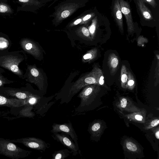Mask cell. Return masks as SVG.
Listing matches in <instances>:
<instances>
[{
	"mask_svg": "<svg viewBox=\"0 0 159 159\" xmlns=\"http://www.w3.org/2000/svg\"><path fill=\"white\" fill-rule=\"evenodd\" d=\"M31 152L19 147L9 139L0 137V155L12 159H19L28 157Z\"/></svg>",
	"mask_w": 159,
	"mask_h": 159,
	"instance_id": "1",
	"label": "cell"
},
{
	"mask_svg": "<svg viewBox=\"0 0 159 159\" xmlns=\"http://www.w3.org/2000/svg\"><path fill=\"white\" fill-rule=\"evenodd\" d=\"M23 59L17 56L5 55L0 57V66L7 69L20 77L23 76V73L19 67Z\"/></svg>",
	"mask_w": 159,
	"mask_h": 159,
	"instance_id": "2",
	"label": "cell"
},
{
	"mask_svg": "<svg viewBox=\"0 0 159 159\" xmlns=\"http://www.w3.org/2000/svg\"><path fill=\"white\" fill-rule=\"evenodd\" d=\"M10 140L13 143H20L28 148L36 150L45 151L48 147V144L44 141L34 137L23 138Z\"/></svg>",
	"mask_w": 159,
	"mask_h": 159,
	"instance_id": "3",
	"label": "cell"
},
{
	"mask_svg": "<svg viewBox=\"0 0 159 159\" xmlns=\"http://www.w3.org/2000/svg\"><path fill=\"white\" fill-rule=\"evenodd\" d=\"M96 82L95 78L90 74L81 77L70 88L68 97H72L86 86L94 84Z\"/></svg>",
	"mask_w": 159,
	"mask_h": 159,
	"instance_id": "4",
	"label": "cell"
},
{
	"mask_svg": "<svg viewBox=\"0 0 159 159\" xmlns=\"http://www.w3.org/2000/svg\"><path fill=\"white\" fill-rule=\"evenodd\" d=\"M52 127V133L63 132L69 135L79 148L77 136L70 122L61 124L54 123Z\"/></svg>",
	"mask_w": 159,
	"mask_h": 159,
	"instance_id": "5",
	"label": "cell"
},
{
	"mask_svg": "<svg viewBox=\"0 0 159 159\" xmlns=\"http://www.w3.org/2000/svg\"><path fill=\"white\" fill-rule=\"evenodd\" d=\"M0 95L8 98L20 99H26L37 96L28 91L14 89H0Z\"/></svg>",
	"mask_w": 159,
	"mask_h": 159,
	"instance_id": "6",
	"label": "cell"
},
{
	"mask_svg": "<svg viewBox=\"0 0 159 159\" xmlns=\"http://www.w3.org/2000/svg\"><path fill=\"white\" fill-rule=\"evenodd\" d=\"M28 80L36 85L39 90H43V78L38 69L34 66H30L28 67Z\"/></svg>",
	"mask_w": 159,
	"mask_h": 159,
	"instance_id": "7",
	"label": "cell"
},
{
	"mask_svg": "<svg viewBox=\"0 0 159 159\" xmlns=\"http://www.w3.org/2000/svg\"><path fill=\"white\" fill-rule=\"evenodd\" d=\"M52 133V136L53 138L71 150L73 155L76 156L78 154L79 148L76 146L74 142L65 134V133L62 132L61 134L58 133Z\"/></svg>",
	"mask_w": 159,
	"mask_h": 159,
	"instance_id": "8",
	"label": "cell"
},
{
	"mask_svg": "<svg viewBox=\"0 0 159 159\" xmlns=\"http://www.w3.org/2000/svg\"><path fill=\"white\" fill-rule=\"evenodd\" d=\"M20 44L23 49L28 53L36 57L41 55V50L38 45L33 41L27 39L20 40Z\"/></svg>",
	"mask_w": 159,
	"mask_h": 159,
	"instance_id": "9",
	"label": "cell"
},
{
	"mask_svg": "<svg viewBox=\"0 0 159 159\" xmlns=\"http://www.w3.org/2000/svg\"><path fill=\"white\" fill-rule=\"evenodd\" d=\"M122 13L125 16L129 31L134 29V25L129 4L124 0H119Z\"/></svg>",
	"mask_w": 159,
	"mask_h": 159,
	"instance_id": "10",
	"label": "cell"
},
{
	"mask_svg": "<svg viewBox=\"0 0 159 159\" xmlns=\"http://www.w3.org/2000/svg\"><path fill=\"white\" fill-rule=\"evenodd\" d=\"M26 99L8 98L0 95V107H19L26 104Z\"/></svg>",
	"mask_w": 159,
	"mask_h": 159,
	"instance_id": "11",
	"label": "cell"
},
{
	"mask_svg": "<svg viewBox=\"0 0 159 159\" xmlns=\"http://www.w3.org/2000/svg\"><path fill=\"white\" fill-rule=\"evenodd\" d=\"M113 11L116 23L119 27L122 30L123 27L122 15L119 0H115L113 5Z\"/></svg>",
	"mask_w": 159,
	"mask_h": 159,
	"instance_id": "12",
	"label": "cell"
},
{
	"mask_svg": "<svg viewBox=\"0 0 159 159\" xmlns=\"http://www.w3.org/2000/svg\"><path fill=\"white\" fill-rule=\"evenodd\" d=\"M139 8L144 18L146 20H151L153 19L152 14L144 4L143 0H137Z\"/></svg>",
	"mask_w": 159,
	"mask_h": 159,
	"instance_id": "13",
	"label": "cell"
},
{
	"mask_svg": "<svg viewBox=\"0 0 159 159\" xmlns=\"http://www.w3.org/2000/svg\"><path fill=\"white\" fill-rule=\"evenodd\" d=\"M71 152L68 149L55 151L52 154V159H64L70 156Z\"/></svg>",
	"mask_w": 159,
	"mask_h": 159,
	"instance_id": "14",
	"label": "cell"
},
{
	"mask_svg": "<svg viewBox=\"0 0 159 159\" xmlns=\"http://www.w3.org/2000/svg\"><path fill=\"white\" fill-rule=\"evenodd\" d=\"M39 97L37 95L32 97L26 99V103L25 105L29 104L30 105H33L36 103Z\"/></svg>",
	"mask_w": 159,
	"mask_h": 159,
	"instance_id": "15",
	"label": "cell"
},
{
	"mask_svg": "<svg viewBox=\"0 0 159 159\" xmlns=\"http://www.w3.org/2000/svg\"><path fill=\"white\" fill-rule=\"evenodd\" d=\"M9 44L8 40L4 38L0 37V49H2L7 48Z\"/></svg>",
	"mask_w": 159,
	"mask_h": 159,
	"instance_id": "16",
	"label": "cell"
},
{
	"mask_svg": "<svg viewBox=\"0 0 159 159\" xmlns=\"http://www.w3.org/2000/svg\"><path fill=\"white\" fill-rule=\"evenodd\" d=\"M126 146L127 148L129 150L134 152L137 150L136 145L132 142H128L126 143Z\"/></svg>",
	"mask_w": 159,
	"mask_h": 159,
	"instance_id": "17",
	"label": "cell"
},
{
	"mask_svg": "<svg viewBox=\"0 0 159 159\" xmlns=\"http://www.w3.org/2000/svg\"><path fill=\"white\" fill-rule=\"evenodd\" d=\"M97 23V19H95L93 21V22L90 26L89 30L90 32L92 34H93L94 33L96 27V25Z\"/></svg>",
	"mask_w": 159,
	"mask_h": 159,
	"instance_id": "18",
	"label": "cell"
},
{
	"mask_svg": "<svg viewBox=\"0 0 159 159\" xmlns=\"http://www.w3.org/2000/svg\"><path fill=\"white\" fill-rule=\"evenodd\" d=\"M100 125L98 123H95L93 124L91 127L92 131L95 132L98 130L100 128Z\"/></svg>",
	"mask_w": 159,
	"mask_h": 159,
	"instance_id": "19",
	"label": "cell"
},
{
	"mask_svg": "<svg viewBox=\"0 0 159 159\" xmlns=\"http://www.w3.org/2000/svg\"><path fill=\"white\" fill-rule=\"evenodd\" d=\"M118 61L117 59L116 58H113L111 61V65L113 68L116 67L118 64Z\"/></svg>",
	"mask_w": 159,
	"mask_h": 159,
	"instance_id": "20",
	"label": "cell"
},
{
	"mask_svg": "<svg viewBox=\"0 0 159 159\" xmlns=\"http://www.w3.org/2000/svg\"><path fill=\"white\" fill-rule=\"evenodd\" d=\"M81 31L83 34L86 37H89V30L85 27H83L81 29Z\"/></svg>",
	"mask_w": 159,
	"mask_h": 159,
	"instance_id": "21",
	"label": "cell"
},
{
	"mask_svg": "<svg viewBox=\"0 0 159 159\" xmlns=\"http://www.w3.org/2000/svg\"><path fill=\"white\" fill-rule=\"evenodd\" d=\"M146 2L150 4L153 7H155L157 5L155 0H143Z\"/></svg>",
	"mask_w": 159,
	"mask_h": 159,
	"instance_id": "22",
	"label": "cell"
},
{
	"mask_svg": "<svg viewBox=\"0 0 159 159\" xmlns=\"http://www.w3.org/2000/svg\"><path fill=\"white\" fill-rule=\"evenodd\" d=\"M70 15V12L68 10L63 11L61 14V16L62 18H66L68 17Z\"/></svg>",
	"mask_w": 159,
	"mask_h": 159,
	"instance_id": "23",
	"label": "cell"
},
{
	"mask_svg": "<svg viewBox=\"0 0 159 159\" xmlns=\"http://www.w3.org/2000/svg\"><path fill=\"white\" fill-rule=\"evenodd\" d=\"M127 104V101L125 98H123L121 101L120 105L122 108L125 107Z\"/></svg>",
	"mask_w": 159,
	"mask_h": 159,
	"instance_id": "24",
	"label": "cell"
},
{
	"mask_svg": "<svg viewBox=\"0 0 159 159\" xmlns=\"http://www.w3.org/2000/svg\"><path fill=\"white\" fill-rule=\"evenodd\" d=\"M159 123L158 119H155L153 120L151 123V125L152 127H154L157 125Z\"/></svg>",
	"mask_w": 159,
	"mask_h": 159,
	"instance_id": "25",
	"label": "cell"
},
{
	"mask_svg": "<svg viewBox=\"0 0 159 159\" xmlns=\"http://www.w3.org/2000/svg\"><path fill=\"white\" fill-rule=\"evenodd\" d=\"M7 7L3 5H0V12H5L7 11Z\"/></svg>",
	"mask_w": 159,
	"mask_h": 159,
	"instance_id": "26",
	"label": "cell"
},
{
	"mask_svg": "<svg viewBox=\"0 0 159 159\" xmlns=\"http://www.w3.org/2000/svg\"><path fill=\"white\" fill-rule=\"evenodd\" d=\"M7 83L6 82L5 79L3 77L0 75V87L3 86L5 84Z\"/></svg>",
	"mask_w": 159,
	"mask_h": 159,
	"instance_id": "27",
	"label": "cell"
},
{
	"mask_svg": "<svg viewBox=\"0 0 159 159\" xmlns=\"http://www.w3.org/2000/svg\"><path fill=\"white\" fill-rule=\"evenodd\" d=\"M127 79V76L126 74L122 75L121 77V80L123 83H125L126 82Z\"/></svg>",
	"mask_w": 159,
	"mask_h": 159,
	"instance_id": "28",
	"label": "cell"
},
{
	"mask_svg": "<svg viewBox=\"0 0 159 159\" xmlns=\"http://www.w3.org/2000/svg\"><path fill=\"white\" fill-rule=\"evenodd\" d=\"M92 55L90 53H88L84 55L83 57V58L84 60H87L91 58L92 57Z\"/></svg>",
	"mask_w": 159,
	"mask_h": 159,
	"instance_id": "29",
	"label": "cell"
},
{
	"mask_svg": "<svg viewBox=\"0 0 159 159\" xmlns=\"http://www.w3.org/2000/svg\"><path fill=\"white\" fill-rule=\"evenodd\" d=\"M92 17V15L91 14H88L86 15L83 18V20L84 21H86L89 19L90 18H91Z\"/></svg>",
	"mask_w": 159,
	"mask_h": 159,
	"instance_id": "30",
	"label": "cell"
},
{
	"mask_svg": "<svg viewBox=\"0 0 159 159\" xmlns=\"http://www.w3.org/2000/svg\"><path fill=\"white\" fill-rule=\"evenodd\" d=\"M135 118L138 120H141L143 119V117L139 115H137L135 116Z\"/></svg>",
	"mask_w": 159,
	"mask_h": 159,
	"instance_id": "31",
	"label": "cell"
},
{
	"mask_svg": "<svg viewBox=\"0 0 159 159\" xmlns=\"http://www.w3.org/2000/svg\"><path fill=\"white\" fill-rule=\"evenodd\" d=\"M104 77L102 76L100 78L99 80V84L101 85H102L104 83Z\"/></svg>",
	"mask_w": 159,
	"mask_h": 159,
	"instance_id": "32",
	"label": "cell"
},
{
	"mask_svg": "<svg viewBox=\"0 0 159 159\" xmlns=\"http://www.w3.org/2000/svg\"><path fill=\"white\" fill-rule=\"evenodd\" d=\"M82 20L81 19H79L75 20L74 22V25H77L79 24L81 21Z\"/></svg>",
	"mask_w": 159,
	"mask_h": 159,
	"instance_id": "33",
	"label": "cell"
},
{
	"mask_svg": "<svg viewBox=\"0 0 159 159\" xmlns=\"http://www.w3.org/2000/svg\"><path fill=\"white\" fill-rule=\"evenodd\" d=\"M134 83V81L132 80H129L128 82V84L129 86H132L133 85Z\"/></svg>",
	"mask_w": 159,
	"mask_h": 159,
	"instance_id": "34",
	"label": "cell"
},
{
	"mask_svg": "<svg viewBox=\"0 0 159 159\" xmlns=\"http://www.w3.org/2000/svg\"><path fill=\"white\" fill-rule=\"evenodd\" d=\"M155 136L156 138L158 139H159V131H157L156 133L155 134Z\"/></svg>",
	"mask_w": 159,
	"mask_h": 159,
	"instance_id": "35",
	"label": "cell"
},
{
	"mask_svg": "<svg viewBox=\"0 0 159 159\" xmlns=\"http://www.w3.org/2000/svg\"><path fill=\"white\" fill-rule=\"evenodd\" d=\"M20 2H28L29 0H19Z\"/></svg>",
	"mask_w": 159,
	"mask_h": 159,
	"instance_id": "36",
	"label": "cell"
}]
</instances>
